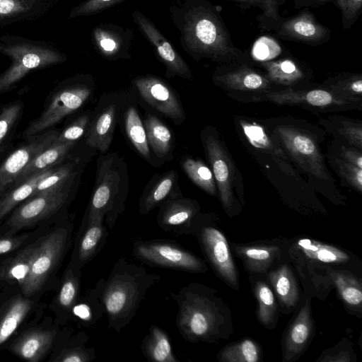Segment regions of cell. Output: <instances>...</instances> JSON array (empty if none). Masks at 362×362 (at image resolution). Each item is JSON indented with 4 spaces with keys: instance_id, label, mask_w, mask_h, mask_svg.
<instances>
[{
    "instance_id": "1",
    "label": "cell",
    "mask_w": 362,
    "mask_h": 362,
    "mask_svg": "<svg viewBox=\"0 0 362 362\" xmlns=\"http://www.w3.org/2000/svg\"><path fill=\"white\" fill-rule=\"evenodd\" d=\"M160 276L120 257L105 279L101 300L108 327L120 332L133 319L148 291Z\"/></svg>"
},
{
    "instance_id": "2",
    "label": "cell",
    "mask_w": 362,
    "mask_h": 362,
    "mask_svg": "<svg viewBox=\"0 0 362 362\" xmlns=\"http://www.w3.org/2000/svg\"><path fill=\"white\" fill-rule=\"evenodd\" d=\"M214 294L210 288L196 282L172 293L177 305L176 327L185 340L213 341L219 336L223 316Z\"/></svg>"
},
{
    "instance_id": "3",
    "label": "cell",
    "mask_w": 362,
    "mask_h": 362,
    "mask_svg": "<svg viewBox=\"0 0 362 362\" xmlns=\"http://www.w3.org/2000/svg\"><path fill=\"white\" fill-rule=\"evenodd\" d=\"M95 181L85 217L101 218L111 229L125 209L129 192L127 164L117 153H100Z\"/></svg>"
},
{
    "instance_id": "4",
    "label": "cell",
    "mask_w": 362,
    "mask_h": 362,
    "mask_svg": "<svg viewBox=\"0 0 362 362\" xmlns=\"http://www.w3.org/2000/svg\"><path fill=\"white\" fill-rule=\"evenodd\" d=\"M184 35L189 48L204 56L225 58L236 52L221 21L205 8H195L187 15Z\"/></svg>"
},
{
    "instance_id": "5",
    "label": "cell",
    "mask_w": 362,
    "mask_h": 362,
    "mask_svg": "<svg viewBox=\"0 0 362 362\" xmlns=\"http://www.w3.org/2000/svg\"><path fill=\"white\" fill-rule=\"evenodd\" d=\"M133 255L151 265L193 273L205 272L208 268L195 255L169 240H136Z\"/></svg>"
},
{
    "instance_id": "6",
    "label": "cell",
    "mask_w": 362,
    "mask_h": 362,
    "mask_svg": "<svg viewBox=\"0 0 362 362\" xmlns=\"http://www.w3.org/2000/svg\"><path fill=\"white\" fill-rule=\"evenodd\" d=\"M92 93L93 88L86 83L69 85L56 90L40 115L25 129L23 136L29 139L56 125L81 108Z\"/></svg>"
},
{
    "instance_id": "7",
    "label": "cell",
    "mask_w": 362,
    "mask_h": 362,
    "mask_svg": "<svg viewBox=\"0 0 362 362\" xmlns=\"http://www.w3.org/2000/svg\"><path fill=\"white\" fill-rule=\"evenodd\" d=\"M0 51L12 61L9 68L0 74V95L10 90L30 71L63 60V57L54 50L28 43L3 46Z\"/></svg>"
},
{
    "instance_id": "8",
    "label": "cell",
    "mask_w": 362,
    "mask_h": 362,
    "mask_svg": "<svg viewBox=\"0 0 362 362\" xmlns=\"http://www.w3.org/2000/svg\"><path fill=\"white\" fill-rule=\"evenodd\" d=\"M70 238V229L60 227L37 245L29 273L21 287L25 296L38 291L61 260Z\"/></svg>"
},
{
    "instance_id": "9",
    "label": "cell",
    "mask_w": 362,
    "mask_h": 362,
    "mask_svg": "<svg viewBox=\"0 0 362 362\" xmlns=\"http://www.w3.org/2000/svg\"><path fill=\"white\" fill-rule=\"evenodd\" d=\"M128 99L127 93L122 92L105 94L100 98L86 133V144L90 148L98 150L100 153L108 151Z\"/></svg>"
},
{
    "instance_id": "10",
    "label": "cell",
    "mask_w": 362,
    "mask_h": 362,
    "mask_svg": "<svg viewBox=\"0 0 362 362\" xmlns=\"http://www.w3.org/2000/svg\"><path fill=\"white\" fill-rule=\"evenodd\" d=\"M77 178L30 197L14 210L7 225L14 229L28 227L57 212L69 199Z\"/></svg>"
},
{
    "instance_id": "11",
    "label": "cell",
    "mask_w": 362,
    "mask_h": 362,
    "mask_svg": "<svg viewBox=\"0 0 362 362\" xmlns=\"http://www.w3.org/2000/svg\"><path fill=\"white\" fill-rule=\"evenodd\" d=\"M187 235L198 239L209 262L218 274L231 286L237 287L238 276L226 237L217 228L206 225L199 214Z\"/></svg>"
},
{
    "instance_id": "12",
    "label": "cell",
    "mask_w": 362,
    "mask_h": 362,
    "mask_svg": "<svg viewBox=\"0 0 362 362\" xmlns=\"http://www.w3.org/2000/svg\"><path fill=\"white\" fill-rule=\"evenodd\" d=\"M275 131L279 141L300 167L320 179H329L322 156L311 137L286 126H279Z\"/></svg>"
},
{
    "instance_id": "13",
    "label": "cell",
    "mask_w": 362,
    "mask_h": 362,
    "mask_svg": "<svg viewBox=\"0 0 362 362\" xmlns=\"http://www.w3.org/2000/svg\"><path fill=\"white\" fill-rule=\"evenodd\" d=\"M134 83L141 98L151 107L176 125L185 121V115L180 100L165 81L156 76H145L136 78Z\"/></svg>"
},
{
    "instance_id": "14",
    "label": "cell",
    "mask_w": 362,
    "mask_h": 362,
    "mask_svg": "<svg viewBox=\"0 0 362 362\" xmlns=\"http://www.w3.org/2000/svg\"><path fill=\"white\" fill-rule=\"evenodd\" d=\"M58 132L49 131L30 137L27 144L14 151L0 165V197L13 189L29 163L54 143Z\"/></svg>"
},
{
    "instance_id": "15",
    "label": "cell",
    "mask_w": 362,
    "mask_h": 362,
    "mask_svg": "<svg viewBox=\"0 0 362 362\" xmlns=\"http://www.w3.org/2000/svg\"><path fill=\"white\" fill-rule=\"evenodd\" d=\"M157 223L164 231L187 235L194 221L199 214L198 203L182 196V193L172 196L159 206Z\"/></svg>"
},
{
    "instance_id": "16",
    "label": "cell",
    "mask_w": 362,
    "mask_h": 362,
    "mask_svg": "<svg viewBox=\"0 0 362 362\" xmlns=\"http://www.w3.org/2000/svg\"><path fill=\"white\" fill-rule=\"evenodd\" d=\"M202 141L225 209L232 205L234 172L232 163L218 139L210 132L202 133Z\"/></svg>"
},
{
    "instance_id": "17",
    "label": "cell",
    "mask_w": 362,
    "mask_h": 362,
    "mask_svg": "<svg viewBox=\"0 0 362 362\" xmlns=\"http://www.w3.org/2000/svg\"><path fill=\"white\" fill-rule=\"evenodd\" d=\"M134 18L139 28L156 49L168 71L173 75L190 79L192 73L186 62L152 23L139 11L134 13Z\"/></svg>"
},
{
    "instance_id": "18",
    "label": "cell",
    "mask_w": 362,
    "mask_h": 362,
    "mask_svg": "<svg viewBox=\"0 0 362 362\" xmlns=\"http://www.w3.org/2000/svg\"><path fill=\"white\" fill-rule=\"evenodd\" d=\"M101 218L89 220L84 216L71 262L81 268L90 262L105 245L108 233Z\"/></svg>"
},
{
    "instance_id": "19",
    "label": "cell",
    "mask_w": 362,
    "mask_h": 362,
    "mask_svg": "<svg viewBox=\"0 0 362 362\" xmlns=\"http://www.w3.org/2000/svg\"><path fill=\"white\" fill-rule=\"evenodd\" d=\"M265 98L279 105L303 104L320 107L350 105L352 103L329 90L322 89L310 90L287 89L267 93H265Z\"/></svg>"
},
{
    "instance_id": "20",
    "label": "cell",
    "mask_w": 362,
    "mask_h": 362,
    "mask_svg": "<svg viewBox=\"0 0 362 362\" xmlns=\"http://www.w3.org/2000/svg\"><path fill=\"white\" fill-rule=\"evenodd\" d=\"M177 173L175 170L155 175L143 192L139 202V212L146 215L169 197L180 194L177 187Z\"/></svg>"
},
{
    "instance_id": "21",
    "label": "cell",
    "mask_w": 362,
    "mask_h": 362,
    "mask_svg": "<svg viewBox=\"0 0 362 362\" xmlns=\"http://www.w3.org/2000/svg\"><path fill=\"white\" fill-rule=\"evenodd\" d=\"M240 124L245 135L253 146L270 156L287 175H295V170L279 143L271 136L263 127L245 122H241Z\"/></svg>"
},
{
    "instance_id": "22",
    "label": "cell",
    "mask_w": 362,
    "mask_h": 362,
    "mask_svg": "<svg viewBox=\"0 0 362 362\" xmlns=\"http://www.w3.org/2000/svg\"><path fill=\"white\" fill-rule=\"evenodd\" d=\"M313 330L309 301H307L290 326L284 340V359L292 361L303 351Z\"/></svg>"
},
{
    "instance_id": "23",
    "label": "cell",
    "mask_w": 362,
    "mask_h": 362,
    "mask_svg": "<svg viewBox=\"0 0 362 362\" xmlns=\"http://www.w3.org/2000/svg\"><path fill=\"white\" fill-rule=\"evenodd\" d=\"M56 335L55 330L28 332L13 344L12 351L26 361L37 362L51 348Z\"/></svg>"
},
{
    "instance_id": "24",
    "label": "cell",
    "mask_w": 362,
    "mask_h": 362,
    "mask_svg": "<svg viewBox=\"0 0 362 362\" xmlns=\"http://www.w3.org/2000/svg\"><path fill=\"white\" fill-rule=\"evenodd\" d=\"M75 145L76 142L73 141L52 143L29 163L16 179L13 187L22 184L31 176L59 165L64 160Z\"/></svg>"
},
{
    "instance_id": "25",
    "label": "cell",
    "mask_w": 362,
    "mask_h": 362,
    "mask_svg": "<svg viewBox=\"0 0 362 362\" xmlns=\"http://www.w3.org/2000/svg\"><path fill=\"white\" fill-rule=\"evenodd\" d=\"M141 349L148 361L180 362L173 354L168 335L157 325L151 327L143 339Z\"/></svg>"
},
{
    "instance_id": "26",
    "label": "cell",
    "mask_w": 362,
    "mask_h": 362,
    "mask_svg": "<svg viewBox=\"0 0 362 362\" xmlns=\"http://www.w3.org/2000/svg\"><path fill=\"white\" fill-rule=\"evenodd\" d=\"M105 279H100L84 298L74 304L71 314L86 327H91L98 322L105 314L101 300Z\"/></svg>"
},
{
    "instance_id": "27",
    "label": "cell",
    "mask_w": 362,
    "mask_h": 362,
    "mask_svg": "<svg viewBox=\"0 0 362 362\" xmlns=\"http://www.w3.org/2000/svg\"><path fill=\"white\" fill-rule=\"evenodd\" d=\"M236 254L246 267L252 272L266 273L272 264L279 258L281 252L276 246H235Z\"/></svg>"
},
{
    "instance_id": "28",
    "label": "cell",
    "mask_w": 362,
    "mask_h": 362,
    "mask_svg": "<svg viewBox=\"0 0 362 362\" xmlns=\"http://www.w3.org/2000/svg\"><path fill=\"white\" fill-rule=\"evenodd\" d=\"M144 128L149 147L159 158L166 157L173 148V135L169 128L157 117L148 115Z\"/></svg>"
},
{
    "instance_id": "29",
    "label": "cell",
    "mask_w": 362,
    "mask_h": 362,
    "mask_svg": "<svg viewBox=\"0 0 362 362\" xmlns=\"http://www.w3.org/2000/svg\"><path fill=\"white\" fill-rule=\"evenodd\" d=\"M57 165L31 176L22 184L13 187L0 197V219L19 203L31 197L34 194L38 183L52 173Z\"/></svg>"
},
{
    "instance_id": "30",
    "label": "cell",
    "mask_w": 362,
    "mask_h": 362,
    "mask_svg": "<svg viewBox=\"0 0 362 362\" xmlns=\"http://www.w3.org/2000/svg\"><path fill=\"white\" fill-rule=\"evenodd\" d=\"M227 87L239 90H260L266 89L269 80L248 68H241L216 77Z\"/></svg>"
},
{
    "instance_id": "31",
    "label": "cell",
    "mask_w": 362,
    "mask_h": 362,
    "mask_svg": "<svg viewBox=\"0 0 362 362\" xmlns=\"http://www.w3.org/2000/svg\"><path fill=\"white\" fill-rule=\"evenodd\" d=\"M269 279L281 302L288 308L293 307L298 300V290L290 268L283 264L269 274Z\"/></svg>"
},
{
    "instance_id": "32",
    "label": "cell",
    "mask_w": 362,
    "mask_h": 362,
    "mask_svg": "<svg viewBox=\"0 0 362 362\" xmlns=\"http://www.w3.org/2000/svg\"><path fill=\"white\" fill-rule=\"evenodd\" d=\"M32 307V302L18 297L7 307L0 319V345L5 342L16 331Z\"/></svg>"
},
{
    "instance_id": "33",
    "label": "cell",
    "mask_w": 362,
    "mask_h": 362,
    "mask_svg": "<svg viewBox=\"0 0 362 362\" xmlns=\"http://www.w3.org/2000/svg\"><path fill=\"white\" fill-rule=\"evenodd\" d=\"M302 253L309 259L325 263H344L349 255L334 246L310 239H301L297 243Z\"/></svg>"
},
{
    "instance_id": "34",
    "label": "cell",
    "mask_w": 362,
    "mask_h": 362,
    "mask_svg": "<svg viewBox=\"0 0 362 362\" xmlns=\"http://www.w3.org/2000/svg\"><path fill=\"white\" fill-rule=\"evenodd\" d=\"M124 126L127 135L134 148L144 158L150 160L151 151L144 125L133 105L128 106L124 112Z\"/></svg>"
},
{
    "instance_id": "35",
    "label": "cell",
    "mask_w": 362,
    "mask_h": 362,
    "mask_svg": "<svg viewBox=\"0 0 362 362\" xmlns=\"http://www.w3.org/2000/svg\"><path fill=\"white\" fill-rule=\"evenodd\" d=\"M282 31L292 37L306 41L321 40L325 35V30L305 13L287 21Z\"/></svg>"
},
{
    "instance_id": "36",
    "label": "cell",
    "mask_w": 362,
    "mask_h": 362,
    "mask_svg": "<svg viewBox=\"0 0 362 362\" xmlns=\"http://www.w3.org/2000/svg\"><path fill=\"white\" fill-rule=\"evenodd\" d=\"M67 269L58 295L59 306L66 312L71 313L77 301L80 285V268L71 262Z\"/></svg>"
},
{
    "instance_id": "37",
    "label": "cell",
    "mask_w": 362,
    "mask_h": 362,
    "mask_svg": "<svg viewBox=\"0 0 362 362\" xmlns=\"http://www.w3.org/2000/svg\"><path fill=\"white\" fill-rule=\"evenodd\" d=\"M182 168L189 179L211 195H216V188L211 170L202 160L187 158L181 163Z\"/></svg>"
},
{
    "instance_id": "38",
    "label": "cell",
    "mask_w": 362,
    "mask_h": 362,
    "mask_svg": "<svg viewBox=\"0 0 362 362\" xmlns=\"http://www.w3.org/2000/svg\"><path fill=\"white\" fill-rule=\"evenodd\" d=\"M259 356L258 346L247 339L224 347L218 358L223 362H257Z\"/></svg>"
},
{
    "instance_id": "39",
    "label": "cell",
    "mask_w": 362,
    "mask_h": 362,
    "mask_svg": "<svg viewBox=\"0 0 362 362\" xmlns=\"http://www.w3.org/2000/svg\"><path fill=\"white\" fill-rule=\"evenodd\" d=\"M37 245L25 248L2 267L1 278L16 280L21 287L30 269Z\"/></svg>"
},
{
    "instance_id": "40",
    "label": "cell",
    "mask_w": 362,
    "mask_h": 362,
    "mask_svg": "<svg viewBox=\"0 0 362 362\" xmlns=\"http://www.w3.org/2000/svg\"><path fill=\"white\" fill-rule=\"evenodd\" d=\"M268 78L272 81L282 85H292L303 77L301 71L296 64L288 59L268 62L263 64Z\"/></svg>"
},
{
    "instance_id": "41",
    "label": "cell",
    "mask_w": 362,
    "mask_h": 362,
    "mask_svg": "<svg viewBox=\"0 0 362 362\" xmlns=\"http://www.w3.org/2000/svg\"><path fill=\"white\" fill-rule=\"evenodd\" d=\"M331 278L346 303L350 305H359L362 302L361 286L355 277L349 274L332 271Z\"/></svg>"
},
{
    "instance_id": "42",
    "label": "cell",
    "mask_w": 362,
    "mask_h": 362,
    "mask_svg": "<svg viewBox=\"0 0 362 362\" xmlns=\"http://www.w3.org/2000/svg\"><path fill=\"white\" fill-rule=\"evenodd\" d=\"M255 295L258 301V318L264 326L274 322L276 310L274 296L270 288L263 281H258L255 286Z\"/></svg>"
},
{
    "instance_id": "43",
    "label": "cell",
    "mask_w": 362,
    "mask_h": 362,
    "mask_svg": "<svg viewBox=\"0 0 362 362\" xmlns=\"http://www.w3.org/2000/svg\"><path fill=\"white\" fill-rule=\"evenodd\" d=\"M88 336L85 333L77 344L61 350L53 361L55 362H90L95 358V349L86 347Z\"/></svg>"
},
{
    "instance_id": "44",
    "label": "cell",
    "mask_w": 362,
    "mask_h": 362,
    "mask_svg": "<svg viewBox=\"0 0 362 362\" xmlns=\"http://www.w3.org/2000/svg\"><path fill=\"white\" fill-rule=\"evenodd\" d=\"M92 115L90 112L85 113L78 117L71 124L61 132H58L54 143L76 142L86 134L89 127Z\"/></svg>"
},
{
    "instance_id": "45",
    "label": "cell",
    "mask_w": 362,
    "mask_h": 362,
    "mask_svg": "<svg viewBox=\"0 0 362 362\" xmlns=\"http://www.w3.org/2000/svg\"><path fill=\"white\" fill-rule=\"evenodd\" d=\"M329 90L351 102L360 100L362 94L361 76H354L331 85Z\"/></svg>"
},
{
    "instance_id": "46",
    "label": "cell",
    "mask_w": 362,
    "mask_h": 362,
    "mask_svg": "<svg viewBox=\"0 0 362 362\" xmlns=\"http://www.w3.org/2000/svg\"><path fill=\"white\" fill-rule=\"evenodd\" d=\"M23 104L15 101L5 105L0 112V146L14 127L22 111Z\"/></svg>"
},
{
    "instance_id": "47",
    "label": "cell",
    "mask_w": 362,
    "mask_h": 362,
    "mask_svg": "<svg viewBox=\"0 0 362 362\" xmlns=\"http://www.w3.org/2000/svg\"><path fill=\"white\" fill-rule=\"evenodd\" d=\"M281 51L277 42L267 37L259 38L252 47L254 57L260 61L270 60L279 55Z\"/></svg>"
},
{
    "instance_id": "48",
    "label": "cell",
    "mask_w": 362,
    "mask_h": 362,
    "mask_svg": "<svg viewBox=\"0 0 362 362\" xmlns=\"http://www.w3.org/2000/svg\"><path fill=\"white\" fill-rule=\"evenodd\" d=\"M94 37L99 49L105 55L115 54L119 49V42L116 37L107 30L98 28L94 31Z\"/></svg>"
},
{
    "instance_id": "49",
    "label": "cell",
    "mask_w": 362,
    "mask_h": 362,
    "mask_svg": "<svg viewBox=\"0 0 362 362\" xmlns=\"http://www.w3.org/2000/svg\"><path fill=\"white\" fill-rule=\"evenodd\" d=\"M337 164L341 175L356 190L362 189V169L344 160H337Z\"/></svg>"
},
{
    "instance_id": "50",
    "label": "cell",
    "mask_w": 362,
    "mask_h": 362,
    "mask_svg": "<svg viewBox=\"0 0 362 362\" xmlns=\"http://www.w3.org/2000/svg\"><path fill=\"white\" fill-rule=\"evenodd\" d=\"M33 0H0V17L13 16L30 10Z\"/></svg>"
},
{
    "instance_id": "51",
    "label": "cell",
    "mask_w": 362,
    "mask_h": 362,
    "mask_svg": "<svg viewBox=\"0 0 362 362\" xmlns=\"http://www.w3.org/2000/svg\"><path fill=\"white\" fill-rule=\"evenodd\" d=\"M122 1L124 0H87L76 7L71 12V16L75 17L81 15L93 14Z\"/></svg>"
},
{
    "instance_id": "52",
    "label": "cell",
    "mask_w": 362,
    "mask_h": 362,
    "mask_svg": "<svg viewBox=\"0 0 362 362\" xmlns=\"http://www.w3.org/2000/svg\"><path fill=\"white\" fill-rule=\"evenodd\" d=\"M258 6L264 16L272 20L278 19L279 7L283 0H237Z\"/></svg>"
},
{
    "instance_id": "53",
    "label": "cell",
    "mask_w": 362,
    "mask_h": 362,
    "mask_svg": "<svg viewBox=\"0 0 362 362\" xmlns=\"http://www.w3.org/2000/svg\"><path fill=\"white\" fill-rule=\"evenodd\" d=\"M343 17L347 20L355 18L360 11L362 0H337Z\"/></svg>"
},
{
    "instance_id": "54",
    "label": "cell",
    "mask_w": 362,
    "mask_h": 362,
    "mask_svg": "<svg viewBox=\"0 0 362 362\" xmlns=\"http://www.w3.org/2000/svg\"><path fill=\"white\" fill-rule=\"evenodd\" d=\"M341 133L352 145L362 148V129L361 126H345L340 129Z\"/></svg>"
},
{
    "instance_id": "55",
    "label": "cell",
    "mask_w": 362,
    "mask_h": 362,
    "mask_svg": "<svg viewBox=\"0 0 362 362\" xmlns=\"http://www.w3.org/2000/svg\"><path fill=\"white\" fill-rule=\"evenodd\" d=\"M341 157L342 160L362 169V155L359 150L342 147Z\"/></svg>"
},
{
    "instance_id": "56",
    "label": "cell",
    "mask_w": 362,
    "mask_h": 362,
    "mask_svg": "<svg viewBox=\"0 0 362 362\" xmlns=\"http://www.w3.org/2000/svg\"><path fill=\"white\" fill-rule=\"evenodd\" d=\"M351 361L350 354L345 351L338 352H327L322 355L317 361H331V362H349Z\"/></svg>"
},
{
    "instance_id": "57",
    "label": "cell",
    "mask_w": 362,
    "mask_h": 362,
    "mask_svg": "<svg viewBox=\"0 0 362 362\" xmlns=\"http://www.w3.org/2000/svg\"><path fill=\"white\" fill-rule=\"evenodd\" d=\"M23 242L22 238L0 239V255L7 253L18 247Z\"/></svg>"
},
{
    "instance_id": "58",
    "label": "cell",
    "mask_w": 362,
    "mask_h": 362,
    "mask_svg": "<svg viewBox=\"0 0 362 362\" xmlns=\"http://www.w3.org/2000/svg\"><path fill=\"white\" fill-rule=\"evenodd\" d=\"M2 275V267H0V278H1Z\"/></svg>"
},
{
    "instance_id": "59",
    "label": "cell",
    "mask_w": 362,
    "mask_h": 362,
    "mask_svg": "<svg viewBox=\"0 0 362 362\" xmlns=\"http://www.w3.org/2000/svg\"><path fill=\"white\" fill-rule=\"evenodd\" d=\"M322 1H324V0H322Z\"/></svg>"
}]
</instances>
